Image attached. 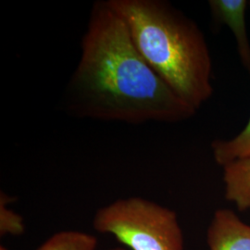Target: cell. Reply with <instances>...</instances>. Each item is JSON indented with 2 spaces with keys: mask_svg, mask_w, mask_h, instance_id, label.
I'll return each instance as SVG.
<instances>
[{
  "mask_svg": "<svg viewBox=\"0 0 250 250\" xmlns=\"http://www.w3.org/2000/svg\"><path fill=\"white\" fill-rule=\"evenodd\" d=\"M64 107L71 116L130 125L175 124L197 113L145 61L108 0L93 4Z\"/></svg>",
  "mask_w": 250,
  "mask_h": 250,
  "instance_id": "cell-1",
  "label": "cell"
},
{
  "mask_svg": "<svg viewBox=\"0 0 250 250\" xmlns=\"http://www.w3.org/2000/svg\"><path fill=\"white\" fill-rule=\"evenodd\" d=\"M145 61L195 110L213 95L212 59L197 22L163 0H108Z\"/></svg>",
  "mask_w": 250,
  "mask_h": 250,
  "instance_id": "cell-2",
  "label": "cell"
},
{
  "mask_svg": "<svg viewBox=\"0 0 250 250\" xmlns=\"http://www.w3.org/2000/svg\"><path fill=\"white\" fill-rule=\"evenodd\" d=\"M93 226L131 250H184L176 213L142 197L122 198L101 208Z\"/></svg>",
  "mask_w": 250,
  "mask_h": 250,
  "instance_id": "cell-3",
  "label": "cell"
},
{
  "mask_svg": "<svg viewBox=\"0 0 250 250\" xmlns=\"http://www.w3.org/2000/svg\"><path fill=\"white\" fill-rule=\"evenodd\" d=\"M247 0H209L208 7L217 25H226L234 37L242 65L250 73V40L246 24Z\"/></svg>",
  "mask_w": 250,
  "mask_h": 250,
  "instance_id": "cell-4",
  "label": "cell"
},
{
  "mask_svg": "<svg viewBox=\"0 0 250 250\" xmlns=\"http://www.w3.org/2000/svg\"><path fill=\"white\" fill-rule=\"evenodd\" d=\"M207 240L209 250H250V225L231 209H219L209 224Z\"/></svg>",
  "mask_w": 250,
  "mask_h": 250,
  "instance_id": "cell-5",
  "label": "cell"
},
{
  "mask_svg": "<svg viewBox=\"0 0 250 250\" xmlns=\"http://www.w3.org/2000/svg\"><path fill=\"white\" fill-rule=\"evenodd\" d=\"M224 168L225 198L240 211L250 208V155L226 164Z\"/></svg>",
  "mask_w": 250,
  "mask_h": 250,
  "instance_id": "cell-6",
  "label": "cell"
},
{
  "mask_svg": "<svg viewBox=\"0 0 250 250\" xmlns=\"http://www.w3.org/2000/svg\"><path fill=\"white\" fill-rule=\"evenodd\" d=\"M214 160L225 166L232 161L250 155V117L244 129L230 139H217L211 144Z\"/></svg>",
  "mask_w": 250,
  "mask_h": 250,
  "instance_id": "cell-7",
  "label": "cell"
},
{
  "mask_svg": "<svg viewBox=\"0 0 250 250\" xmlns=\"http://www.w3.org/2000/svg\"><path fill=\"white\" fill-rule=\"evenodd\" d=\"M98 239L95 235L77 231L57 232L36 250H96ZM0 250H8L0 247Z\"/></svg>",
  "mask_w": 250,
  "mask_h": 250,
  "instance_id": "cell-8",
  "label": "cell"
},
{
  "mask_svg": "<svg viewBox=\"0 0 250 250\" xmlns=\"http://www.w3.org/2000/svg\"><path fill=\"white\" fill-rule=\"evenodd\" d=\"M7 197L1 195L0 203V229L1 234L6 233L21 234L23 232L22 219L20 215L16 214L14 211L7 208Z\"/></svg>",
  "mask_w": 250,
  "mask_h": 250,
  "instance_id": "cell-9",
  "label": "cell"
},
{
  "mask_svg": "<svg viewBox=\"0 0 250 250\" xmlns=\"http://www.w3.org/2000/svg\"><path fill=\"white\" fill-rule=\"evenodd\" d=\"M126 250L125 249H123V248H115V249H111V250Z\"/></svg>",
  "mask_w": 250,
  "mask_h": 250,
  "instance_id": "cell-10",
  "label": "cell"
}]
</instances>
